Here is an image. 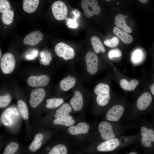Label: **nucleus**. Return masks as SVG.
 Instances as JSON below:
<instances>
[{
    "label": "nucleus",
    "instance_id": "nucleus-1",
    "mask_svg": "<svg viewBox=\"0 0 154 154\" xmlns=\"http://www.w3.org/2000/svg\"><path fill=\"white\" fill-rule=\"evenodd\" d=\"M138 127V124L134 122L124 124L121 123H114L104 120L98 125L97 141H102L123 135L126 131L131 129H137Z\"/></svg>",
    "mask_w": 154,
    "mask_h": 154
},
{
    "label": "nucleus",
    "instance_id": "nucleus-2",
    "mask_svg": "<svg viewBox=\"0 0 154 154\" xmlns=\"http://www.w3.org/2000/svg\"><path fill=\"white\" fill-rule=\"evenodd\" d=\"M137 120L139 128V137L135 143L145 154H154V129L143 119Z\"/></svg>",
    "mask_w": 154,
    "mask_h": 154
},
{
    "label": "nucleus",
    "instance_id": "nucleus-3",
    "mask_svg": "<svg viewBox=\"0 0 154 154\" xmlns=\"http://www.w3.org/2000/svg\"><path fill=\"white\" fill-rule=\"evenodd\" d=\"M152 100L150 94L145 92L137 99L135 104V110L127 114L124 121L125 123L134 122L139 118L143 113L147 109L150 105Z\"/></svg>",
    "mask_w": 154,
    "mask_h": 154
},
{
    "label": "nucleus",
    "instance_id": "nucleus-4",
    "mask_svg": "<svg viewBox=\"0 0 154 154\" xmlns=\"http://www.w3.org/2000/svg\"><path fill=\"white\" fill-rule=\"evenodd\" d=\"M125 115V106L121 104H116L112 106L106 113L104 120L114 123H121Z\"/></svg>",
    "mask_w": 154,
    "mask_h": 154
},
{
    "label": "nucleus",
    "instance_id": "nucleus-5",
    "mask_svg": "<svg viewBox=\"0 0 154 154\" xmlns=\"http://www.w3.org/2000/svg\"><path fill=\"white\" fill-rule=\"evenodd\" d=\"M109 86L103 83L98 84L95 87L94 92L97 95L96 101L100 106L104 107L109 103L110 100Z\"/></svg>",
    "mask_w": 154,
    "mask_h": 154
},
{
    "label": "nucleus",
    "instance_id": "nucleus-6",
    "mask_svg": "<svg viewBox=\"0 0 154 154\" xmlns=\"http://www.w3.org/2000/svg\"><path fill=\"white\" fill-rule=\"evenodd\" d=\"M72 109L70 104L67 103H63L56 111L51 117L43 121H38L36 123L40 127H44L55 119L70 115Z\"/></svg>",
    "mask_w": 154,
    "mask_h": 154
},
{
    "label": "nucleus",
    "instance_id": "nucleus-7",
    "mask_svg": "<svg viewBox=\"0 0 154 154\" xmlns=\"http://www.w3.org/2000/svg\"><path fill=\"white\" fill-rule=\"evenodd\" d=\"M81 5L85 15L88 18L92 17L94 15H98L101 10L96 0H82Z\"/></svg>",
    "mask_w": 154,
    "mask_h": 154
},
{
    "label": "nucleus",
    "instance_id": "nucleus-8",
    "mask_svg": "<svg viewBox=\"0 0 154 154\" xmlns=\"http://www.w3.org/2000/svg\"><path fill=\"white\" fill-rule=\"evenodd\" d=\"M15 58L12 54L7 53L3 55L0 60V67L4 74L11 73L15 68Z\"/></svg>",
    "mask_w": 154,
    "mask_h": 154
},
{
    "label": "nucleus",
    "instance_id": "nucleus-9",
    "mask_svg": "<svg viewBox=\"0 0 154 154\" xmlns=\"http://www.w3.org/2000/svg\"><path fill=\"white\" fill-rule=\"evenodd\" d=\"M54 50L58 56L62 58L65 60L72 59L75 56L73 48L63 42L57 44L55 47Z\"/></svg>",
    "mask_w": 154,
    "mask_h": 154
},
{
    "label": "nucleus",
    "instance_id": "nucleus-10",
    "mask_svg": "<svg viewBox=\"0 0 154 154\" xmlns=\"http://www.w3.org/2000/svg\"><path fill=\"white\" fill-rule=\"evenodd\" d=\"M85 58L88 72L92 75L95 74L98 68V59L97 55L94 52L90 51L86 54Z\"/></svg>",
    "mask_w": 154,
    "mask_h": 154
},
{
    "label": "nucleus",
    "instance_id": "nucleus-11",
    "mask_svg": "<svg viewBox=\"0 0 154 154\" xmlns=\"http://www.w3.org/2000/svg\"><path fill=\"white\" fill-rule=\"evenodd\" d=\"M51 9L53 15L56 20L62 21L66 17L68 9L63 1H58L55 2L52 5Z\"/></svg>",
    "mask_w": 154,
    "mask_h": 154
},
{
    "label": "nucleus",
    "instance_id": "nucleus-12",
    "mask_svg": "<svg viewBox=\"0 0 154 154\" xmlns=\"http://www.w3.org/2000/svg\"><path fill=\"white\" fill-rule=\"evenodd\" d=\"M90 127L89 125L84 121H80L67 129L68 134L74 136L85 135L89 132Z\"/></svg>",
    "mask_w": 154,
    "mask_h": 154
},
{
    "label": "nucleus",
    "instance_id": "nucleus-13",
    "mask_svg": "<svg viewBox=\"0 0 154 154\" xmlns=\"http://www.w3.org/2000/svg\"><path fill=\"white\" fill-rule=\"evenodd\" d=\"M46 94L45 90L42 88H38L33 89L31 92L29 100V104L33 108L37 107L43 101Z\"/></svg>",
    "mask_w": 154,
    "mask_h": 154
},
{
    "label": "nucleus",
    "instance_id": "nucleus-14",
    "mask_svg": "<svg viewBox=\"0 0 154 154\" xmlns=\"http://www.w3.org/2000/svg\"><path fill=\"white\" fill-rule=\"evenodd\" d=\"M50 77L46 75L31 76L27 80V83L31 86L34 87L45 86L48 84Z\"/></svg>",
    "mask_w": 154,
    "mask_h": 154
},
{
    "label": "nucleus",
    "instance_id": "nucleus-15",
    "mask_svg": "<svg viewBox=\"0 0 154 154\" xmlns=\"http://www.w3.org/2000/svg\"><path fill=\"white\" fill-rule=\"evenodd\" d=\"M45 132L40 131L35 135L29 147V149L31 151L34 152L38 150L44 141H46Z\"/></svg>",
    "mask_w": 154,
    "mask_h": 154
},
{
    "label": "nucleus",
    "instance_id": "nucleus-16",
    "mask_svg": "<svg viewBox=\"0 0 154 154\" xmlns=\"http://www.w3.org/2000/svg\"><path fill=\"white\" fill-rule=\"evenodd\" d=\"M76 123V120L70 115L55 119L51 121L46 126L48 127H69L73 125Z\"/></svg>",
    "mask_w": 154,
    "mask_h": 154
},
{
    "label": "nucleus",
    "instance_id": "nucleus-17",
    "mask_svg": "<svg viewBox=\"0 0 154 154\" xmlns=\"http://www.w3.org/2000/svg\"><path fill=\"white\" fill-rule=\"evenodd\" d=\"M17 105L21 116L26 123L27 127L28 128L29 134L30 135L32 133V130L29 124V116L28 106L26 103L21 100H18Z\"/></svg>",
    "mask_w": 154,
    "mask_h": 154
},
{
    "label": "nucleus",
    "instance_id": "nucleus-18",
    "mask_svg": "<svg viewBox=\"0 0 154 154\" xmlns=\"http://www.w3.org/2000/svg\"><path fill=\"white\" fill-rule=\"evenodd\" d=\"M43 38V35L40 31H33L25 37L23 42L25 44L35 46Z\"/></svg>",
    "mask_w": 154,
    "mask_h": 154
},
{
    "label": "nucleus",
    "instance_id": "nucleus-19",
    "mask_svg": "<svg viewBox=\"0 0 154 154\" xmlns=\"http://www.w3.org/2000/svg\"><path fill=\"white\" fill-rule=\"evenodd\" d=\"M84 100L83 95L79 91L76 90L73 96L70 99V104L72 109L75 112L80 111L83 106Z\"/></svg>",
    "mask_w": 154,
    "mask_h": 154
},
{
    "label": "nucleus",
    "instance_id": "nucleus-20",
    "mask_svg": "<svg viewBox=\"0 0 154 154\" xmlns=\"http://www.w3.org/2000/svg\"><path fill=\"white\" fill-rule=\"evenodd\" d=\"M116 26L118 28L127 33H130L132 32L131 29L126 23L125 17L122 14L117 15L115 18Z\"/></svg>",
    "mask_w": 154,
    "mask_h": 154
},
{
    "label": "nucleus",
    "instance_id": "nucleus-21",
    "mask_svg": "<svg viewBox=\"0 0 154 154\" xmlns=\"http://www.w3.org/2000/svg\"><path fill=\"white\" fill-rule=\"evenodd\" d=\"M76 82V80L75 78L68 75L60 81V86L62 90L67 91L74 86Z\"/></svg>",
    "mask_w": 154,
    "mask_h": 154
},
{
    "label": "nucleus",
    "instance_id": "nucleus-22",
    "mask_svg": "<svg viewBox=\"0 0 154 154\" xmlns=\"http://www.w3.org/2000/svg\"><path fill=\"white\" fill-rule=\"evenodd\" d=\"M39 2L38 0H24L23 4L24 10L29 13L34 12L37 8Z\"/></svg>",
    "mask_w": 154,
    "mask_h": 154
},
{
    "label": "nucleus",
    "instance_id": "nucleus-23",
    "mask_svg": "<svg viewBox=\"0 0 154 154\" xmlns=\"http://www.w3.org/2000/svg\"><path fill=\"white\" fill-rule=\"evenodd\" d=\"M113 31L115 34L120 38L123 43L129 44L132 42L133 38L131 35L117 27H114Z\"/></svg>",
    "mask_w": 154,
    "mask_h": 154
},
{
    "label": "nucleus",
    "instance_id": "nucleus-24",
    "mask_svg": "<svg viewBox=\"0 0 154 154\" xmlns=\"http://www.w3.org/2000/svg\"><path fill=\"white\" fill-rule=\"evenodd\" d=\"M92 45L95 52L96 53L105 52V48L100 38L96 36L92 37L91 38Z\"/></svg>",
    "mask_w": 154,
    "mask_h": 154
},
{
    "label": "nucleus",
    "instance_id": "nucleus-25",
    "mask_svg": "<svg viewBox=\"0 0 154 154\" xmlns=\"http://www.w3.org/2000/svg\"><path fill=\"white\" fill-rule=\"evenodd\" d=\"M120 85L121 88L125 90H134L139 84L138 81L135 79H133L130 82L125 79H122L120 82Z\"/></svg>",
    "mask_w": 154,
    "mask_h": 154
},
{
    "label": "nucleus",
    "instance_id": "nucleus-26",
    "mask_svg": "<svg viewBox=\"0 0 154 154\" xmlns=\"http://www.w3.org/2000/svg\"><path fill=\"white\" fill-rule=\"evenodd\" d=\"M64 102V99L61 98H52L47 99L45 107L48 109H55L62 104Z\"/></svg>",
    "mask_w": 154,
    "mask_h": 154
},
{
    "label": "nucleus",
    "instance_id": "nucleus-27",
    "mask_svg": "<svg viewBox=\"0 0 154 154\" xmlns=\"http://www.w3.org/2000/svg\"><path fill=\"white\" fill-rule=\"evenodd\" d=\"M17 141L14 140L10 141L6 145L3 154H15L19 147V144Z\"/></svg>",
    "mask_w": 154,
    "mask_h": 154
},
{
    "label": "nucleus",
    "instance_id": "nucleus-28",
    "mask_svg": "<svg viewBox=\"0 0 154 154\" xmlns=\"http://www.w3.org/2000/svg\"><path fill=\"white\" fill-rule=\"evenodd\" d=\"M66 146L63 143H59L54 146L50 150L48 154H67Z\"/></svg>",
    "mask_w": 154,
    "mask_h": 154
},
{
    "label": "nucleus",
    "instance_id": "nucleus-29",
    "mask_svg": "<svg viewBox=\"0 0 154 154\" xmlns=\"http://www.w3.org/2000/svg\"><path fill=\"white\" fill-rule=\"evenodd\" d=\"M40 64L45 66L49 64L52 59V55L51 53L47 51H42L40 53Z\"/></svg>",
    "mask_w": 154,
    "mask_h": 154
},
{
    "label": "nucleus",
    "instance_id": "nucleus-30",
    "mask_svg": "<svg viewBox=\"0 0 154 154\" xmlns=\"http://www.w3.org/2000/svg\"><path fill=\"white\" fill-rule=\"evenodd\" d=\"M14 16L13 12L9 10L3 13L1 16L3 23L6 25H9L12 22Z\"/></svg>",
    "mask_w": 154,
    "mask_h": 154
},
{
    "label": "nucleus",
    "instance_id": "nucleus-31",
    "mask_svg": "<svg viewBox=\"0 0 154 154\" xmlns=\"http://www.w3.org/2000/svg\"><path fill=\"white\" fill-rule=\"evenodd\" d=\"M12 98L11 95L8 93L4 95L0 96V107L4 108L10 104Z\"/></svg>",
    "mask_w": 154,
    "mask_h": 154
},
{
    "label": "nucleus",
    "instance_id": "nucleus-32",
    "mask_svg": "<svg viewBox=\"0 0 154 154\" xmlns=\"http://www.w3.org/2000/svg\"><path fill=\"white\" fill-rule=\"evenodd\" d=\"M104 42L107 46L113 47L116 46L119 44V40L117 37H114L111 39L105 40Z\"/></svg>",
    "mask_w": 154,
    "mask_h": 154
},
{
    "label": "nucleus",
    "instance_id": "nucleus-33",
    "mask_svg": "<svg viewBox=\"0 0 154 154\" xmlns=\"http://www.w3.org/2000/svg\"><path fill=\"white\" fill-rule=\"evenodd\" d=\"M142 57V54L141 50L137 49L135 51L132 56V60L133 61L137 63L140 61Z\"/></svg>",
    "mask_w": 154,
    "mask_h": 154
},
{
    "label": "nucleus",
    "instance_id": "nucleus-34",
    "mask_svg": "<svg viewBox=\"0 0 154 154\" xmlns=\"http://www.w3.org/2000/svg\"><path fill=\"white\" fill-rule=\"evenodd\" d=\"M10 4L9 2L6 0H0V12L3 13L9 10Z\"/></svg>",
    "mask_w": 154,
    "mask_h": 154
},
{
    "label": "nucleus",
    "instance_id": "nucleus-35",
    "mask_svg": "<svg viewBox=\"0 0 154 154\" xmlns=\"http://www.w3.org/2000/svg\"><path fill=\"white\" fill-rule=\"evenodd\" d=\"M122 53L121 50L118 49H115L110 50L108 52V57L112 58L114 57H118L121 56Z\"/></svg>",
    "mask_w": 154,
    "mask_h": 154
},
{
    "label": "nucleus",
    "instance_id": "nucleus-36",
    "mask_svg": "<svg viewBox=\"0 0 154 154\" xmlns=\"http://www.w3.org/2000/svg\"><path fill=\"white\" fill-rule=\"evenodd\" d=\"M67 25H68V27L70 28H76L78 26V24L76 19L75 18L73 19H68L67 21Z\"/></svg>",
    "mask_w": 154,
    "mask_h": 154
},
{
    "label": "nucleus",
    "instance_id": "nucleus-37",
    "mask_svg": "<svg viewBox=\"0 0 154 154\" xmlns=\"http://www.w3.org/2000/svg\"><path fill=\"white\" fill-rule=\"evenodd\" d=\"M125 154H145L144 153H141L136 149H133L129 152Z\"/></svg>",
    "mask_w": 154,
    "mask_h": 154
},
{
    "label": "nucleus",
    "instance_id": "nucleus-38",
    "mask_svg": "<svg viewBox=\"0 0 154 154\" xmlns=\"http://www.w3.org/2000/svg\"><path fill=\"white\" fill-rule=\"evenodd\" d=\"M25 57L27 59L29 60H34L35 58L31 52V54H27Z\"/></svg>",
    "mask_w": 154,
    "mask_h": 154
},
{
    "label": "nucleus",
    "instance_id": "nucleus-39",
    "mask_svg": "<svg viewBox=\"0 0 154 154\" xmlns=\"http://www.w3.org/2000/svg\"><path fill=\"white\" fill-rule=\"evenodd\" d=\"M150 90L151 92L154 96V83L151 87Z\"/></svg>",
    "mask_w": 154,
    "mask_h": 154
},
{
    "label": "nucleus",
    "instance_id": "nucleus-40",
    "mask_svg": "<svg viewBox=\"0 0 154 154\" xmlns=\"http://www.w3.org/2000/svg\"><path fill=\"white\" fill-rule=\"evenodd\" d=\"M139 1L140 2L142 3H145L147 2L148 1V0H139Z\"/></svg>",
    "mask_w": 154,
    "mask_h": 154
},
{
    "label": "nucleus",
    "instance_id": "nucleus-41",
    "mask_svg": "<svg viewBox=\"0 0 154 154\" xmlns=\"http://www.w3.org/2000/svg\"><path fill=\"white\" fill-rule=\"evenodd\" d=\"M1 50H0V58H1Z\"/></svg>",
    "mask_w": 154,
    "mask_h": 154
},
{
    "label": "nucleus",
    "instance_id": "nucleus-42",
    "mask_svg": "<svg viewBox=\"0 0 154 154\" xmlns=\"http://www.w3.org/2000/svg\"><path fill=\"white\" fill-rule=\"evenodd\" d=\"M106 1H110V0H106Z\"/></svg>",
    "mask_w": 154,
    "mask_h": 154
},
{
    "label": "nucleus",
    "instance_id": "nucleus-43",
    "mask_svg": "<svg viewBox=\"0 0 154 154\" xmlns=\"http://www.w3.org/2000/svg\"><path fill=\"white\" fill-rule=\"evenodd\" d=\"M114 154H116V153H114Z\"/></svg>",
    "mask_w": 154,
    "mask_h": 154
}]
</instances>
